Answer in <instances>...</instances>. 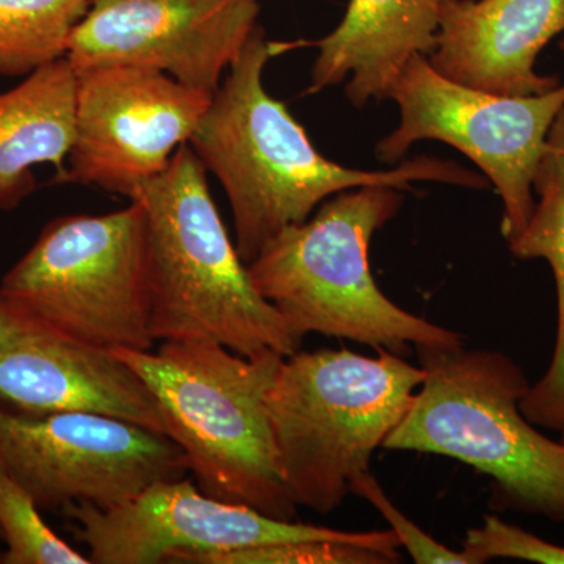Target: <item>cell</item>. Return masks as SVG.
I'll list each match as a JSON object with an SVG mask.
<instances>
[{"mask_svg":"<svg viewBox=\"0 0 564 564\" xmlns=\"http://www.w3.org/2000/svg\"><path fill=\"white\" fill-rule=\"evenodd\" d=\"M129 202L140 203L147 218L155 343L214 340L248 358L300 350L302 337L252 285L191 144H182Z\"/></svg>","mask_w":564,"mask_h":564,"instance_id":"obj_2","label":"cell"},{"mask_svg":"<svg viewBox=\"0 0 564 564\" xmlns=\"http://www.w3.org/2000/svg\"><path fill=\"white\" fill-rule=\"evenodd\" d=\"M402 192L366 185L337 193L306 221L282 229L247 263L256 291L296 336L317 333L393 355L413 345H464L462 334L391 302L370 272V242L402 209Z\"/></svg>","mask_w":564,"mask_h":564,"instance_id":"obj_3","label":"cell"},{"mask_svg":"<svg viewBox=\"0 0 564 564\" xmlns=\"http://www.w3.org/2000/svg\"><path fill=\"white\" fill-rule=\"evenodd\" d=\"M0 408L28 415H109L166 434L158 400L129 364L29 321L2 302Z\"/></svg>","mask_w":564,"mask_h":564,"instance_id":"obj_13","label":"cell"},{"mask_svg":"<svg viewBox=\"0 0 564 564\" xmlns=\"http://www.w3.org/2000/svg\"><path fill=\"white\" fill-rule=\"evenodd\" d=\"M0 564H91L43 518L31 492L0 466Z\"/></svg>","mask_w":564,"mask_h":564,"instance_id":"obj_19","label":"cell"},{"mask_svg":"<svg viewBox=\"0 0 564 564\" xmlns=\"http://www.w3.org/2000/svg\"><path fill=\"white\" fill-rule=\"evenodd\" d=\"M76 70L63 57L0 91V209L35 192V166L50 163L63 184L76 133Z\"/></svg>","mask_w":564,"mask_h":564,"instance_id":"obj_16","label":"cell"},{"mask_svg":"<svg viewBox=\"0 0 564 564\" xmlns=\"http://www.w3.org/2000/svg\"><path fill=\"white\" fill-rule=\"evenodd\" d=\"M560 433H562V441H560V443H562L564 445V426L562 429V432H560Z\"/></svg>","mask_w":564,"mask_h":564,"instance_id":"obj_24","label":"cell"},{"mask_svg":"<svg viewBox=\"0 0 564 564\" xmlns=\"http://www.w3.org/2000/svg\"><path fill=\"white\" fill-rule=\"evenodd\" d=\"M423 381L389 451L448 456L492 480L491 507L564 524V445L521 410L524 370L500 351L417 347Z\"/></svg>","mask_w":564,"mask_h":564,"instance_id":"obj_5","label":"cell"},{"mask_svg":"<svg viewBox=\"0 0 564 564\" xmlns=\"http://www.w3.org/2000/svg\"><path fill=\"white\" fill-rule=\"evenodd\" d=\"M0 302L77 343L154 350L141 204L55 218L0 281Z\"/></svg>","mask_w":564,"mask_h":564,"instance_id":"obj_7","label":"cell"},{"mask_svg":"<svg viewBox=\"0 0 564 564\" xmlns=\"http://www.w3.org/2000/svg\"><path fill=\"white\" fill-rule=\"evenodd\" d=\"M534 209L524 231L508 242L522 261L543 259L556 289V339L551 367L524 399L538 422H564V107L556 115L533 177Z\"/></svg>","mask_w":564,"mask_h":564,"instance_id":"obj_17","label":"cell"},{"mask_svg":"<svg viewBox=\"0 0 564 564\" xmlns=\"http://www.w3.org/2000/svg\"><path fill=\"white\" fill-rule=\"evenodd\" d=\"M560 50L564 52V40L562 41V43H560Z\"/></svg>","mask_w":564,"mask_h":564,"instance_id":"obj_25","label":"cell"},{"mask_svg":"<svg viewBox=\"0 0 564 564\" xmlns=\"http://www.w3.org/2000/svg\"><path fill=\"white\" fill-rule=\"evenodd\" d=\"M564 33V0H443L433 68L478 90L530 96L562 82L536 61Z\"/></svg>","mask_w":564,"mask_h":564,"instance_id":"obj_14","label":"cell"},{"mask_svg":"<svg viewBox=\"0 0 564 564\" xmlns=\"http://www.w3.org/2000/svg\"><path fill=\"white\" fill-rule=\"evenodd\" d=\"M443 0H348L343 21L315 41L310 93L345 84L355 107L389 99L415 55L436 47Z\"/></svg>","mask_w":564,"mask_h":564,"instance_id":"obj_15","label":"cell"},{"mask_svg":"<svg viewBox=\"0 0 564 564\" xmlns=\"http://www.w3.org/2000/svg\"><path fill=\"white\" fill-rule=\"evenodd\" d=\"M399 549L345 541H304L192 556L188 564H391Z\"/></svg>","mask_w":564,"mask_h":564,"instance_id":"obj_20","label":"cell"},{"mask_svg":"<svg viewBox=\"0 0 564 564\" xmlns=\"http://www.w3.org/2000/svg\"><path fill=\"white\" fill-rule=\"evenodd\" d=\"M296 351L282 359L267 393L278 463L296 507L329 514L356 474L403 421L423 381L422 367L378 350Z\"/></svg>","mask_w":564,"mask_h":564,"instance_id":"obj_6","label":"cell"},{"mask_svg":"<svg viewBox=\"0 0 564 564\" xmlns=\"http://www.w3.org/2000/svg\"><path fill=\"white\" fill-rule=\"evenodd\" d=\"M389 99L399 107L400 121L377 144L378 161H402L419 141L451 144L481 170L502 199L500 228L507 242L524 231L534 209V172L564 107V82L541 95H497L448 79L426 55H415Z\"/></svg>","mask_w":564,"mask_h":564,"instance_id":"obj_8","label":"cell"},{"mask_svg":"<svg viewBox=\"0 0 564 564\" xmlns=\"http://www.w3.org/2000/svg\"><path fill=\"white\" fill-rule=\"evenodd\" d=\"M110 351L151 389L166 436L203 492L296 521L299 507L282 480L267 413V393L285 356L248 358L206 339L163 340L158 351Z\"/></svg>","mask_w":564,"mask_h":564,"instance_id":"obj_4","label":"cell"},{"mask_svg":"<svg viewBox=\"0 0 564 564\" xmlns=\"http://www.w3.org/2000/svg\"><path fill=\"white\" fill-rule=\"evenodd\" d=\"M76 133L63 182L131 198L191 141L210 93L133 66L80 70Z\"/></svg>","mask_w":564,"mask_h":564,"instance_id":"obj_11","label":"cell"},{"mask_svg":"<svg viewBox=\"0 0 564 564\" xmlns=\"http://www.w3.org/2000/svg\"><path fill=\"white\" fill-rule=\"evenodd\" d=\"M259 13L258 0H91L65 57L76 73L133 66L214 95Z\"/></svg>","mask_w":564,"mask_h":564,"instance_id":"obj_12","label":"cell"},{"mask_svg":"<svg viewBox=\"0 0 564 564\" xmlns=\"http://www.w3.org/2000/svg\"><path fill=\"white\" fill-rule=\"evenodd\" d=\"M63 513L93 564L187 563L196 555L304 541L402 547L392 530L355 533L280 521L207 496L187 477L148 486L113 507L74 505Z\"/></svg>","mask_w":564,"mask_h":564,"instance_id":"obj_10","label":"cell"},{"mask_svg":"<svg viewBox=\"0 0 564 564\" xmlns=\"http://www.w3.org/2000/svg\"><path fill=\"white\" fill-rule=\"evenodd\" d=\"M463 551L473 556L475 564L492 558L564 564L563 545L547 543L521 527L507 524L497 516H486L484 525L467 532Z\"/></svg>","mask_w":564,"mask_h":564,"instance_id":"obj_21","label":"cell"},{"mask_svg":"<svg viewBox=\"0 0 564 564\" xmlns=\"http://www.w3.org/2000/svg\"><path fill=\"white\" fill-rule=\"evenodd\" d=\"M2 556H3V543H2V538H0V563H2Z\"/></svg>","mask_w":564,"mask_h":564,"instance_id":"obj_23","label":"cell"},{"mask_svg":"<svg viewBox=\"0 0 564 564\" xmlns=\"http://www.w3.org/2000/svg\"><path fill=\"white\" fill-rule=\"evenodd\" d=\"M91 0H0V74L25 77L66 55Z\"/></svg>","mask_w":564,"mask_h":564,"instance_id":"obj_18","label":"cell"},{"mask_svg":"<svg viewBox=\"0 0 564 564\" xmlns=\"http://www.w3.org/2000/svg\"><path fill=\"white\" fill-rule=\"evenodd\" d=\"M292 46L270 43L258 25L188 141L228 196L236 247L245 263L282 229L306 221L323 202L350 188L389 185L411 192L414 182L488 187L481 174L430 155L391 170L348 169L326 159L285 104L263 85L269 62Z\"/></svg>","mask_w":564,"mask_h":564,"instance_id":"obj_1","label":"cell"},{"mask_svg":"<svg viewBox=\"0 0 564 564\" xmlns=\"http://www.w3.org/2000/svg\"><path fill=\"white\" fill-rule=\"evenodd\" d=\"M0 466L43 513L74 505L113 507L188 474L184 454L166 434L109 415H28L3 408Z\"/></svg>","mask_w":564,"mask_h":564,"instance_id":"obj_9","label":"cell"},{"mask_svg":"<svg viewBox=\"0 0 564 564\" xmlns=\"http://www.w3.org/2000/svg\"><path fill=\"white\" fill-rule=\"evenodd\" d=\"M350 492L362 497L375 507V510L380 511V514L391 524L392 532L399 538L400 545L406 549L415 563L475 564V560L466 551L456 552L445 547L429 533L423 532L421 527L411 522L386 496L383 488L369 470L356 474L351 478Z\"/></svg>","mask_w":564,"mask_h":564,"instance_id":"obj_22","label":"cell"}]
</instances>
